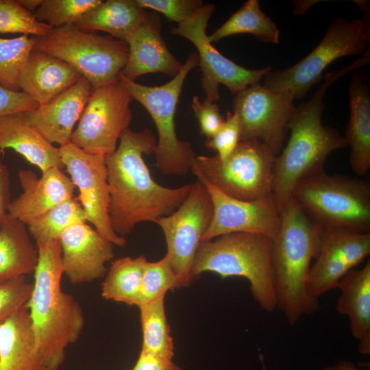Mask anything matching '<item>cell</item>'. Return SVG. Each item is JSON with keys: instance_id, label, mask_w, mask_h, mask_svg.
<instances>
[{"instance_id": "29", "label": "cell", "mask_w": 370, "mask_h": 370, "mask_svg": "<svg viewBox=\"0 0 370 370\" xmlns=\"http://www.w3.org/2000/svg\"><path fill=\"white\" fill-rule=\"evenodd\" d=\"M147 258L123 257L114 260L102 284L101 296L108 300L139 307Z\"/></svg>"}, {"instance_id": "8", "label": "cell", "mask_w": 370, "mask_h": 370, "mask_svg": "<svg viewBox=\"0 0 370 370\" xmlns=\"http://www.w3.org/2000/svg\"><path fill=\"white\" fill-rule=\"evenodd\" d=\"M197 65V53H190L180 72L171 81L160 86H145L119 77L132 100L140 103L154 122L158 132L153 153L156 165L166 175H186L191 171L196 157L190 144L178 138L175 114L185 79L188 73Z\"/></svg>"}, {"instance_id": "25", "label": "cell", "mask_w": 370, "mask_h": 370, "mask_svg": "<svg viewBox=\"0 0 370 370\" xmlns=\"http://www.w3.org/2000/svg\"><path fill=\"white\" fill-rule=\"evenodd\" d=\"M0 370H53L38 351L26 306L0 325Z\"/></svg>"}, {"instance_id": "42", "label": "cell", "mask_w": 370, "mask_h": 370, "mask_svg": "<svg viewBox=\"0 0 370 370\" xmlns=\"http://www.w3.org/2000/svg\"><path fill=\"white\" fill-rule=\"evenodd\" d=\"M132 370H181L173 359L140 352Z\"/></svg>"}, {"instance_id": "11", "label": "cell", "mask_w": 370, "mask_h": 370, "mask_svg": "<svg viewBox=\"0 0 370 370\" xmlns=\"http://www.w3.org/2000/svg\"><path fill=\"white\" fill-rule=\"evenodd\" d=\"M132 101L119 79L92 88L71 143L92 154L106 156L114 152L131 123Z\"/></svg>"}, {"instance_id": "9", "label": "cell", "mask_w": 370, "mask_h": 370, "mask_svg": "<svg viewBox=\"0 0 370 370\" xmlns=\"http://www.w3.org/2000/svg\"><path fill=\"white\" fill-rule=\"evenodd\" d=\"M277 155L257 139L241 140L221 160L218 156H196L191 167L197 180L206 182L225 195L253 201L272 195Z\"/></svg>"}, {"instance_id": "45", "label": "cell", "mask_w": 370, "mask_h": 370, "mask_svg": "<svg viewBox=\"0 0 370 370\" xmlns=\"http://www.w3.org/2000/svg\"><path fill=\"white\" fill-rule=\"evenodd\" d=\"M18 3L27 10L31 12L37 9L43 0H18Z\"/></svg>"}, {"instance_id": "33", "label": "cell", "mask_w": 370, "mask_h": 370, "mask_svg": "<svg viewBox=\"0 0 370 370\" xmlns=\"http://www.w3.org/2000/svg\"><path fill=\"white\" fill-rule=\"evenodd\" d=\"M35 36L22 35L13 38H0V86L12 91H21L19 79L23 69L34 50Z\"/></svg>"}, {"instance_id": "15", "label": "cell", "mask_w": 370, "mask_h": 370, "mask_svg": "<svg viewBox=\"0 0 370 370\" xmlns=\"http://www.w3.org/2000/svg\"><path fill=\"white\" fill-rule=\"evenodd\" d=\"M64 168L79 190L78 199L97 232L114 245L123 247L126 239L113 230L109 217L110 187L105 156L88 153L71 142L59 147Z\"/></svg>"}, {"instance_id": "31", "label": "cell", "mask_w": 370, "mask_h": 370, "mask_svg": "<svg viewBox=\"0 0 370 370\" xmlns=\"http://www.w3.org/2000/svg\"><path fill=\"white\" fill-rule=\"evenodd\" d=\"M143 332L141 351L173 359L175 347L166 319L164 297L140 306Z\"/></svg>"}, {"instance_id": "44", "label": "cell", "mask_w": 370, "mask_h": 370, "mask_svg": "<svg viewBox=\"0 0 370 370\" xmlns=\"http://www.w3.org/2000/svg\"><path fill=\"white\" fill-rule=\"evenodd\" d=\"M323 370H370V369L358 368L352 362L345 360L336 365L326 367Z\"/></svg>"}, {"instance_id": "13", "label": "cell", "mask_w": 370, "mask_h": 370, "mask_svg": "<svg viewBox=\"0 0 370 370\" xmlns=\"http://www.w3.org/2000/svg\"><path fill=\"white\" fill-rule=\"evenodd\" d=\"M213 216V204L206 186L199 180L192 183L186 198L171 214L155 223L162 229L170 264L182 287L193 282L191 269L198 247Z\"/></svg>"}, {"instance_id": "28", "label": "cell", "mask_w": 370, "mask_h": 370, "mask_svg": "<svg viewBox=\"0 0 370 370\" xmlns=\"http://www.w3.org/2000/svg\"><path fill=\"white\" fill-rule=\"evenodd\" d=\"M148 12L136 0H108L84 14L75 25L88 32H105L125 41L144 21Z\"/></svg>"}, {"instance_id": "40", "label": "cell", "mask_w": 370, "mask_h": 370, "mask_svg": "<svg viewBox=\"0 0 370 370\" xmlns=\"http://www.w3.org/2000/svg\"><path fill=\"white\" fill-rule=\"evenodd\" d=\"M192 108L198 120L201 134L207 139L214 136L224 122L217 103L201 101L197 96H194Z\"/></svg>"}, {"instance_id": "39", "label": "cell", "mask_w": 370, "mask_h": 370, "mask_svg": "<svg viewBox=\"0 0 370 370\" xmlns=\"http://www.w3.org/2000/svg\"><path fill=\"white\" fill-rule=\"evenodd\" d=\"M144 8L162 14L169 21L184 22L203 5L201 0H136Z\"/></svg>"}, {"instance_id": "7", "label": "cell", "mask_w": 370, "mask_h": 370, "mask_svg": "<svg viewBox=\"0 0 370 370\" xmlns=\"http://www.w3.org/2000/svg\"><path fill=\"white\" fill-rule=\"evenodd\" d=\"M369 14L352 21L338 18L328 27L318 45L304 58L283 69H271L262 86L273 92H288L302 99L323 77L324 70L338 58L364 55L369 48Z\"/></svg>"}, {"instance_id": "32", "label": "cell", "mask_w": 370, "mask_h": 370, "mask_svg": "<svg viewBox=\"0 0 370 370\" xmlns=\"http://www.w3.org/2000/svg\"><path fill=\"white\" fill-rule=\"evenodd\" d=\"M86 222V214L77 197H73L53 207L27 223L29 234L36 245L59 239L73 224Z\"/></svg>"}, {"instance_id": "4", "label": "cell", "mask_w": 370, "mask_h": 370, "mask_svg": "<svg viewBox=\"0 0 370 370\" xmlns=\"http://www.w3.org/2000/svg\"><path fill=\"white\" fill-rule=\"evenodd\" d=\"M321 227L291 198L281 212V225L273 240L274 285L278 307L290 325L319 308L308 289L312 260L318 252Z\"/></svg>"}, {"instance_id": "27", "label": "cell", "mask_w": 370, "mask_h": 370, "mask_svg": "<svg viewBox=\"0 0 370 370\" xmlns=\"http://www.w3.org/2000/svg\"><path fill=\"white\" fill-rule=\"evenodd\" d=\"M38 260L27 225L8 214L0 227V284L33 273Z\"/></svg>"}, {"instance_id": "2", "label": "cell", "mask_w": 370, "mask_h": 370, "mask_svg": "<svg viewBox=\"0 0 370 370\" xmlns=\"http://www.w3.org/2000/svg\"><path fill=\"white\" fill-rule=\"evenodd\" d=\"M369 60V54L366 53L341 69L326 73L313 96L295 107L288 124L290 137L284 150L276 156L273 168L272 195L280 212L299 183L325 171L328 156L347 147L336 130L322 123L325 95L332 84L367 65Z\"/></svg>"}, {"instance_id": "12", "label": "cell", "mask_w": 370, "mask_h": 370, "mask_svg": "<svg viewBox=\"0 0 370 370\" xmlns=\"http://www.w3.org/2000/svg\"><path fill=\"white\" fill-rule=\"evenodd\" d=\"M215 9L214 3H205L191 16L171 33L186 38L197 50L202 77L201 87L205 101L217 103L220 98L219 86H225L235 95L247 86L260 83L272 68L249 69L241 66L221 54L208 40L206 27Z\"/></svg>"}, {"instance_id": "20", "label": "cell", "mask_w": 370, "mask_h": 370, "mask_svg": "<svg viewBox=\"0 0 370 370\" xmlns=\"http://www.w3.org/2000/svg\"><path fill=\"white\" fill-rule=\"evenodd\" d=\"M18 177L23 192L10 201L8 214L25 225L74 197L75 186L57 167L42 172L40 177L30 170L19 171Z\"/></svg>"}, {"instance_id": "37", "label": "cell", "mask_w": 370, "mask_h": 370, "mask_svg": "<svg viewBox=\"0 0 370 370\" xmlns=\"http://www.w3.org/2000/svg\"><path fill=\"white\" fill-rule=\"evenodd\" d=\"M33 284L21 276L0 284V325L25 306L32 293Z\"/></svg>"}, {"instance_id": "16", "label": "cell", "mask_w": 370, "mask_h": 370, "mask_svg": "<svg viewBox=\"0 0 370 370\" xmlns=\"http://www.w3.org/2000/svg\"><path fill=\"white\" fill-rule=\"evenodd\" d=\"M201 182L213 204L212 219L201 241L235 232L262 234L272 241L276 238L281 225V212L273 195L253 201L240 200L206 182Z\"/></svg>"}, {"instance_id": "21", "label": "cell", "mask_w": 370, "mask_h": 370, "mask_svg": "<svg viewBox=\"0 0 370 370\" xmlns=\"http://www.w3.org/2000/svg\"><path fill=\"white\" fill-rule=\"evenodd\" d=\"M84 77L73 86L45 104L25 112L29 123L51 144L71 142L73 127L79 121L92 91Z\"/></svg>"}, {"instance_id": "38", "label": "cell", "mask_w": 370, "mask_h": 370, "mask_svg": "<svg viewBox=\"0 0 370 370\" xmlns=\"http://www.w3.org/2000/svg\"><path fill=\"white\" fill-rule=\"evenodd\" d=\"M241 141L239 121L235 113L228 112L224 122L217 134L205 142V146L217 152L218 158L223 160L227 158Z\"/></svg>"}, {"instance_id": "43", "label": "cell", "mask_w": 370, "mask_h": 370, "mask_svg": "<svg viewBox=\"0 0 370 370\" xmlns=\"http://www.w3.org/2000/svg\"><path fill=\"white\" fill-rule=\"evenodd\" d=\"M3 151L0 149V227L8 214L11 201L10 193V175L8 167L3 161Z\"/></svg>"}, {"instance_id": "1", "label": "cell", "mask_w": 370, "mask_h": 370, "mask_svg": "<svg viewBox=\"0 0 370 370\" xmlns=\"http://www.w3.org/2000/svg\"><path fill=\"white\" fill-rule=\"evenodd\" d=\"M155 135L149 129L125 130L116 150L105 156L110 187L109 217L119 236L130 234L145 221L156 222L173 212L188 195L192 184L167 188L152 177L143 155L154 153Z\"/></svg>"}, {"instance_id": "5", "label": "cell", "mask_w": 370, "mask_h": 370, "mask_svg": "<svg viewBox=\"0 0 370 370\" xmlns=\"http://www.w3.org/2000/svg\"><path fill=\"white\" fill-rule=\"evenodd\" d=\"M272 249L270 238L252 233H230L201 241L191 269L192 280L205 272L222 278L243 277L249 281L255 301L271 312L277 308Z\"/></svg>"}, {"instance_id": "10", "label": "cell", "mask_w": 370, "mask_h": 370, "mask_svg": "<svg viewBox=\"0 0 370 370\" xmlns=\"http://www.w3.org/2000/svg\"><path fill=\"white\" fill-rule=\"evenodd\" d=\"M34 50L68 63L92 88L119 80L129 55L125 41L85 32L74 25L52 28L48 35L36 37Z\"/></svg>"}, {"instance_id": "14", "label": "cell", "mask_w": 370, "mask_h": 370, "mask_svg": "<svg viewBox=\"0 0 370 370\" xmlns=\"http://www.w3.org/2000/svg\"><path fill=\"white\" fill-rule=\"evenodd\" d=\"M288 92H273L260 83L247 86L233 99L241 140L257 139L277 156L281 152L295 106Z\"/></svg>"}, {"instance_id": "46", "label": "cell", "mask_w": 370, "mask_h": 370, "mask_svg": "<svg viewBox=\"0 0 370 370\" xmlns=\"http://www.w3.org/2000/svg\"><path fill=\"white\" fill-rule=\"evenodd\" d=\"M356 4L358 5V8L362 10V11L367 12L369 11V3L367 4V1H356Z\"/></svg>"}, {"instance_id": "24", "label": "cell", "mask_w": 370, "mask_h": 370, "mask_svg": "<svg viewBox=\"0 0 370 370\" xmlns=\"http://www.w3.org/2000/svg\"><path fill=\"white\" fill-rule=\"evenodd\" d=\"M0 149H12L41 172L64 168L59 147L47 141L27 120L23 112L0 117Z\"/></svg>"}, {"instance_id": "26", "label": "cell", "mask_w": 370, "mask_h": 370, "mask_svg": "<svg viewBox=\"0 0 370 370\" xmlns=\"http://www.w3.org/2000/svg\"><path fill=\"white\" fill-rule=\"evenodd\" d=\"M336 310L346 315L350 330L358 341V352L370 354V261L360 269L349 271L338 283Z\"/></svg>"}, {"instance_id": "18", "label": "cell", "mask_w": 370, "mask_h": 370, "mask_svg": "<svg viewBox=\"0 0 370 370\" xmlns=\"http://www.w3.org/2000/svg\"><path fill=\"white\" fill-rule=\"evenodd\" d=\"M86 223L72 225L59 238L63 273L73 284L103 278L114 256V245Z\"/></svg>"}, {"instance_id": "22", "label": "cell", "mask_w": 370, "mask_h": 370, "mask_svg": "<svg viewBox=\"0 0 370 370\" xmlns=\"http://www.w3.org/2000/svg\"><path fill=\"white\" fill-rule=\"evenodd\" d=\"M82 77L64 61L33 50L21 72L19 87L21 91L40 106L73 86Z\"/></svg>"}, {"instance_id": "19", "label": "cell", "mask_w": 370, "mask_h": 370, "mask_svg": "<svg viewBox=\"0 0 370 370\" xmlns=\"http://www.w3.org/2000/svg\"><path fill=\"white\" fill-rule=\"evenodd\" d=\"M161 18L148 12L144 21L125 40L129 49L127 63L119 77L135 81L145 74L176 75L183 66L168 49L161 35Z\"/></svg>"}, {"instance_id": "23", "label": "cell", "mask_w": 370, "mask_h": 370, "mask_svg": "<svg viewBox=\"0 0 370 370\" xmlns=\"http://www.w3.org/2000/svg\"><path fill=\"white\" fill-rule=\"evenodd\" d=\"M348 93L349 119L343 138L351 149V169L361 177L370 169V88L363 73L352 71Z\"/></svg>"}, {"instance_id": "30", "label": "cell", "mask_w": 370, "mask_h": 370, "mask_svg": "<svg viewBox=\"0 0 370 370\" xmlns=\"http://www.w3.org/2000/svg\"><path fill=\"white\" fill-rule=\"evenodd\" d=\"M238 34H251L266 43L280 42L279 29L261 10L258 0L245 2L224 23L208 36V40L212 43Z\"/></svg>"}, {"instance_id": "36", "label": "cell", "mask_w": 370, "mask_h": 370, "mask_svg": "<svg viewBox=\"0 0 370 370\" xmlns=\"http://www.w3.org/2000/svg\"><path fill=\"white\" fill-rule=\"evenodd\" d=\"M52 27L39 21L18 0H0V33L23 34L35 37L48 35Z\"/></svg>"}, {"instance_id": "17", "label": "cell", "mask_w": 370, "mask_h": 370, "mask_svg": "<svg viewBox=\"0 0 370 370\" xmlns=\"http://www.w3.org/2000/svg\"><path fill=\"white\" fill-rule=\"evenodd\" d=\"M370 254V232L321 227L319 249L310 267L308 289L315 299L336 286Z\"/></svg>"}, {"instance_id": "41", "label": "cell", "mask_w": 370, "mask_h": 370, "mask_svg": "<svg viewBox=\"0 0 370 370\" xmlns=\"http://www.w3.org/2000/svg\"><path fill=\"white\" fill-rule=\"evenodd\" d=\"M39 105L22 91H12L0 86V117L23 112Z\"/></svg>"}, {"instance_id": "35", "label": "cell", "mask_w": 370, "mask_h": 370, "mask_svg": "<svg viewBox=\"0 0 370 370\" xmlns=\"http://www.w3.org/2000/svg\"><path fill=\"white\" fill-rule=\"evenodd\" d=\"M182 287L181 281L166 255L156 262L147 261L143 270L140 306L164 297L168 291Z\"/></svg>"}, {"instance_id": "34", "label": "cell", "mask_w": 370, "mask_h": 370, "mask_svg": "<svg viewBox=\"0 0 370 370\" xmlns=\"http://www.w3.org/2000/svg\"><path fill=\"white\" fill-rule=\"evenodd\" d=\"M101 0H43L34 14L52 28L75 25L84 14L96 8Z\"/></svg>"}, {"instance_id": "6", "label": "cell", "mask_w": 370, "mask_h": 370, "mask_svg": "<svg viewBox=\"0 0 370 370\" xmlns=\"http://www.w3.org/2000/svg\"><path fill=\"white\" fill-rule=\"evenodd\" d=\"M291 198L322 228L370 232V184L367 180L323 171L299 183Z\"/></svg>"}, {"instance_id": "3", "label": "cell", "mask_w": 370, "mask_h": 370, "mask_svg": "<svg viewBox=\"0 0 370 370\" xmlns=\"http://www.w3.org/2000/svg\"><path fill=\"white\" fill-rule=\"evenodd\" d=\"M36 247L38 260L26 307L38 352L49 367L58 370L64 361L66 348L82 333L84 316L75 297L61 288L64 273L60 240Z\"/></svg>"}]
</instances>
